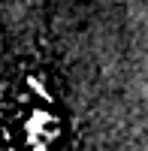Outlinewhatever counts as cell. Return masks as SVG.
Returning a JSON list of instances; mask_svg holds the SVG:
<instances>
[{
	"mask_svg": "<svg viewBox=\"0 0 148 151\" xmlns=\"http://www.w3.org/2000/svg\"><path fill=\"white\" fill-rule=\"evenodd\" d=\"M139 0H0V151H136Z\"/></svg>",
	"mask_w": 148,
	"mask_h": 151,
	"instance_id": "obj_1",
	"label": "cell"
}]
</instances>
